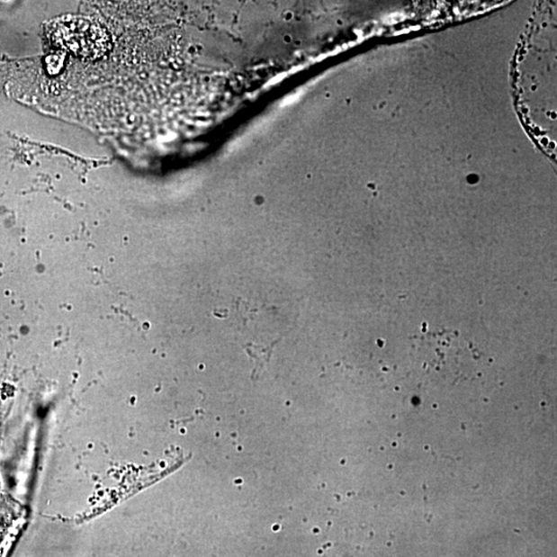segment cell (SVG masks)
Returning a JSON list of instances; mask_svg holds the SVG:
<instances>
[{"instance_id":"6da1fadb","label":"cell","mask_w":557,"mask_h":557,"mask_svg":"<svg viewBox=\"0 0 557 557\" xmlns=\"http://www.w3.org/2000/svg\"><path fill=\"white\" fill-rule=\"evenodd\" d=\"M46 37L51 44L77 58L94 60L111 50L110 34L96 21L82 16H63L48 22Z\"/></svg>"}]
</instances>
